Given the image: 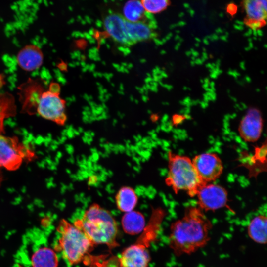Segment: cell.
I'll use <instances>...</instances> for the list:
<instances>
[{"label":"cell","instance_id":"1","mask_svg":"<svg viewBox=\"0 0 267 267\" xmlns=\"http://www.w3.org/2000/svg\"><path fill=\"white\" fill-rule=\"evenodd\" d=\"M211 221L198 206L189 205L180 219L171 224L169 245L176 256L189 255L210 240Z\"/></svg>","mask_w":267,"mask_h":267},{"label":"cell","instance_id":"2","mask_svg":"<svg viewBox=\"0 0 267 267\" xmlns=\"http://www.w3.org/2000/svg\"><path fill=\"white\" fill-rule=\"evenodd\" d=\"M74 224L81 230L94 244H105L110 248L116 247L117 223L106 209L97 204L91 205L80 219Z\"/></svg>","mask_w":267,"mask_h":267},{"label":"cell","instance_id":"3","mask_svg":"<svg viewBox=\"0 0 267 267\" xmlns=\"http://www.w3.org/2000/svg\"><path fill=\"white\" fill-rule=\"evenodd\" d=\"M168 173L165 179L167 185L176 194L180 190L186 191L190 197H194L206 183L198 175L192 160L187 156L173 152L168 153Z\"/></svg>","mask_w":267,"mask_h":267},{"label":"cell","instance_id":"4","mask_svg":"<svg viewBox=\"0 0 267 267\" xmlns=\"http://www.w3.org/2000/svg\"><path fill=\"white\" fill-rule=\"evenodd\" d=\"M59 237L55 249L61 252L70 265L81 262L93 247L94 244L74 224L64 219L57 226Z\"/></svg>","mask_w":267,"mask_h":267},{"label":"cell","instance_id":"5","mask_svg":"<svg viewBox=\"0 0 267 267\" xmlns=\"http://www.w3.org/2000/svg\"><path fill=\"white\" fill-rule=\"evenodd\" d=\"M60 88L56 83L50 84L48 90L39 95L36 102L37 112L43 118L63 125L67 119L65 102L59 96Z\"/></svg>","mask_w":267,"mask_h":267},{"label":"cell","instance_id":"6","mask_svg":"<svg viewBox=\"0 0 267 267\" xmlns=\"http://www.w3.org/2000/svg\"><path fill=\"white\" fill-rule=\"evenodd\" d=\"M0 131V167L8 170L18 169L23 162L34 155L16 137L3 135Z\"/></svg>","mask_w":267,"mask_h":267},{"label":"cell","instance_id":"7","mask_svg":"<svg viewBox=\"0 0 267 267\" xmlns=\"http://www.w3.org/2000/svg\"><path fill=\"white\" fill-rule=\"evenodd\" d=\"M196 196L197 206L203 211H214L224 207L230 209L227 205V192L220 185L205 184L200 188Z\"/></svg>","mask_w":267,"mask_h":267},{"label":"cell","instance_id":"8","mask_svg":"<svg viewBox=\"0 0 267 267\" xmlns=\"http://www.w3.org/2000/svg\"><path fill=\"white\" fill-rule=\"evenodd\" d=\"M192 162L199 177L206 183L215 181L222 173L223 164L216 153H205L197 155Z\"/></svg>","mask_w":267,"mask_h":267},{"label":"cell","instance_id":"9","mask_svg":"<svg viewBox=\"0 0 267 267\" xmlns=\"http://www.w3.org/2000/svg\"><path fill=\"white\" fill-rule=\"evenodd\" d=\"M139 242L126 248L119 259L120 267H147L150 260L146 249L151 242L142 235Z\"/></svg>","mask_w":267,"mask_h":267},{"label":"cell","instance_id":"10","mask_svg":"<svg viewBox=\"0 0 267 267\" xmlns=\"http://www.w3.org/2000/svg\"><path fill=\"white\" fill-rule=\"evenodd\" d=\"M267 0H242L245 13L244 24L253 30H258L266 24Z\"/></svg>","mask_w":267,"mask_h":267},{"label":"cell","instance_id":"11","mask_svg":"<svg viewBox=\"0 0 267 267\" xmlns=\"http://www.w3.org/2000/svg\"><path fill=\"white\" fill-rule=\"evenodd\" d=\"M125 26L128 36L133 44L156 38L157 26L152 14H148L145 19L136 22L126 19Z\"/></svg>","mask_w":267,"mask_h":267},{"label":"cell","instance_id":"12","mask_svg":"<svg viewBox=\"0 0 267 267\" xmlns=\"http://www.w3.org/2000/svg\"><path fill=\"white\" fill-rule=\"evenodd\" d=\"M125 21L126 19L122 14L113 12L105 16L103 25L106 33L115 41L129 46L134 44L128 36Z\"/></svg>","mask_w":267,"mask_h":267},{"label":"cell","instance_id":"13","mask_svg":"<svg viewBox=\"0 0 267 267\" xmlns=\"http://www.w3.org/2000/svg\"><path fill=\"white\" fill-rule=\"evenodd\" d=\"M262 128V119L259 111L255 109L250 110L240 122L239 134L245 141L255 142L260 137Z\"/></svg>","mask_w":267,"mask_h":267},{"label":"cell","instance_id":"14","mask_svg":"<svg viewBox=\"0 0 267 267\" xmlns=\"http://www.w3.org/2000/svg\"><path fill=\"white\" fill-rule=\"evenodd\" d=\"M44 55L41 49L34 44L25 46L18 52L17 61L23 70L31 71L39 68L43 62Z\"/></svg>","mask_w":267,"mask_h":267},{"label":"cell","instance_id":"15","mask_svg":"<svg viewBox=\"0 0 267 267\" xmlns=\"http://www.w3.org/2000/svg\"><path fill=\"white\" fill-rule=\"evenodd\" d=\"M122 225L124 231L130 235H135L142 231L145 227V221L139 212L132 210L126 212L122 218Z\"/></svg>","mask_w":267,"mask_h":267},{"label":"cell","instance_id":"16","mask_svg":"<svg viewBox=\"0 0 267 267\" xmlns=\"http://www.w3.org/2000/svg\"><path fill=\"white\" fill-rule=\"evenodd\" d=\"M267 217L259 215L250 222L247 232L250 238L257 243H267Z\"/></svg>","mask_w":267,"mask_h":267},{"label":"cell","instance_id":"17","mask_svg":"<svg viewBox=\"0 0 267 267\" xmlns=\"http://www.w3.org/2000/svg\"><path fill=\"white\" fill-rule=\"evenodd\" d=\"M31 263L33 267H57L58 259L53 250L42 247L33 254Z\"/></svg>","mask_w":267,"mask_h":267},{"label":"cell","instance_id":"18","mask_svg":"<svg viewBox=\"0 0 267 267\" xmlns=\"http://www.w3.org/2000/svg\"><path fill=\"white\" fill-rule=\"evenodd\" d=\"M117 208L122 212H128L134 210L137 203V196L134 190L130 187L121 188L116 195Z\"/></svg>","mask_w":267,"mask_h":267},{"label":"cell","instance_id":"19","mask_svg":"<svg viewBox=\"0 0 267 267\" xmlns=\"http://www.w3.org/2000/svg\"><path fill=\"white\" fill-rule=\"evenodd\" d=\"M266 154L265 141L261 146L256 148L254 155L249 158L247 168L249 169L250 176L256 177L259 173L266 171Z\"/></svg>","mask_w":267,"mask_h":267},{"label":"cell","instance_id":"20","mask_svg":"<svg viewBox=\"0 0 267 267\" xmlns=\"http://www.w3.org/2000/svg\"><path fill=\"white\" fill-rule=\"evenodd\" d=\"M122 15L128 21L136 22L145 19L148 13L138 0H130L124 5Z\"/></svg>","mask_w":267,"mask_h":267},{"label":"cell","instance_id":"21","mask_svg":"<svg viewBox=\"0 0 267 267\" xmlns=\"http://www.w3.org/2000/svg\"><path fill=\"white\" fill-rule=\"evenodd\" d=\"M145 12L157 14L166 10L171 4L170 0H140Z\"/></svg>","mask_w":267,"mask_h":267},{"label":"cell","instance_id":"22","mask_svg":"<svg viewBox=\"0 0 267 267\" xmlns=\"http://www.w3.org/2000/svg\"><path fill=\"white\" fill-rule=\"evenodd\" d=\"M89 57L94 60L98 61L100 58L98 54V50L96 48H92L89 51Z\"/></svg>","mask_w":267,"mask_h":267},{"label":"cell","instance_id":"23","mask_svg":"<svg viewBox=\"0 0 267 267\" xmlns=\"http://www.w3.org/2000/svg\"><path fill=\"white\" fill-rule=\"evenodd\" d=\"M118 50L123 53L124 55H127L130 53V49L127 46H121L118 47Z\"/></svg>","mask_w":267,"mask_h":267},{"label":"cell","instance_id":"24","mask_svg":"<svg viewBox=\"0 0 267 267\" xmlns=\"http://www.w3.org/2000/svg\"><path fill=\"white\" fill-rule=\"evenodd\" d=\"M5 84V81L4 79V77L0 74V89L2 88V87Z\"/></svg>","mask_w":267,"mask_h":267},{"label":"cell","instance_id":"25","mask_svg":"<svg viewBox=\"0 0 267 267\" xmlns=\"http://www.w3.org/2000/svg\"><path fill=\"white\" fill-rule=\"evenodd\" d=\"M104 76L105 77V78L108 80V81H109L110 79L112 78V74H111V73H105V74H104Z\"/></svg>","mask_w":267,"mask_h":267},{"label":"cell","instance_id":"26","mask_svg":"<svg viewBox=\"0 0 267 267\" xmlns=\"http://www.w3.org/2000/svg\"><path fill=\"white\" fill-rule=\"evenodd\" d=\"M144 61H145V60L144 59H142L140 60V62L144 63V62H145Z\"/></svg>","mask_w":267,"mask_h":267},{"label":"cell","instance_id":"27","mask_svg":"<svg viewBox=\"0 0 267 267\" xmlns=\"http://www.w3.org/2000/svg\"><path fill=\"white\" fill-rule=\"evenodd\" d=\"M1 180V175L0 173V183Z\"/></svg>","mask_w":267,"mask_h":267}]
</instances>
